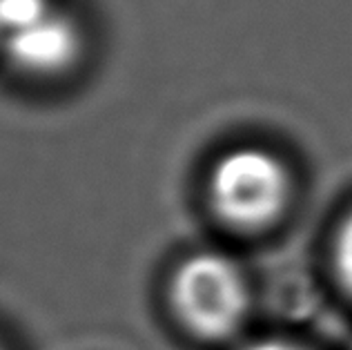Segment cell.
I'll list each match as a JSON object with an SVG mask.
<instances>
[{
	"label": "cell",
	"mask_w": 352,
	"mask_h": 350,
	"mask_svg": "<svg viewBox=\"0 0 352 350\" xmlns=\"http://www.w3.org/2000/svg\"><path fill=\"white\" fill-rule=\"evenodd\" d=\"M165 297L172 321L199 344L232 339L250 312L245 274L221 252L185 256L170 274Z\"/></svg>",
	"instance_id": "1"
},
{
	"label": "cell",
	"mask_w": 352,
	"mask_h": 350,
	"mask_svg": "<svg viewBox=\"0 0 352 350\" xmlns=\"http://www.w3.org/2000/svg\"><path fill=\"white\" fill-rule=\"evenodd\" d=\"M208 201L214 215L230 228L256 232L272 226L288 206V170L270 152L236 147L212 165Z\"/></svg>",
	"instance_id": "2"
},
{
	"label": "cell",
	"mask_w": 352,
	"mask_h": 350,
	"mask_svg": "<svg viewBox=\"0 0 352 350\" xmlns=\"http://www.w3.org/2000/svg\"><path fill=\"white\" fill-rule=\"evenodd\" d=\"M82 27L56 0H45L0 30V54L34 78L67 74L82 56Z\"/></svg>",
	"instance_id": "3"
},
{
	"label": "cell",
	"mask_w": 352,
	"mask_h": 350,
	"mask_svg": "<svg viewBox=\"0 0 352 350\" xmlns=\"http://www.w3.org/2000/svg\"><path fill=\"white\" fill-rule=\"evenodd\" d=\"M335 261H337V274L348 294L352 297V215L344 221L339 230L337 248H335Z\"/></svg>",
	"instance_id": "4"
},
{
	"label": "cell",
	"mask_w": 352,
	"mask_h": 350,
	"mask_svg": "<svg viewBox=\"0 0 352 350\" xmlns=\"http://www.w3.org/2000/svg\"><path fill=\"white\" fill-rule=\"evenodd\" d=\"M239 350H305L303 346L288 342V339H256Z\"/></svg>",
	"instance_id": "5"
},
{
	"label": "cell",
	"mask_w": 352,
	"mask_h": 350,
	"mask_svg": "<svg viewBox=\"0 0 352 350\" xmlns=\"http://www.w3.org/2000/svg\"><path fill=\"white\" fill-rule=\"evenodd\" d=\"M0 350H9V346L5 342H0Z\"/></svg>",
	"instance_id": "6"
}]
</instances>
